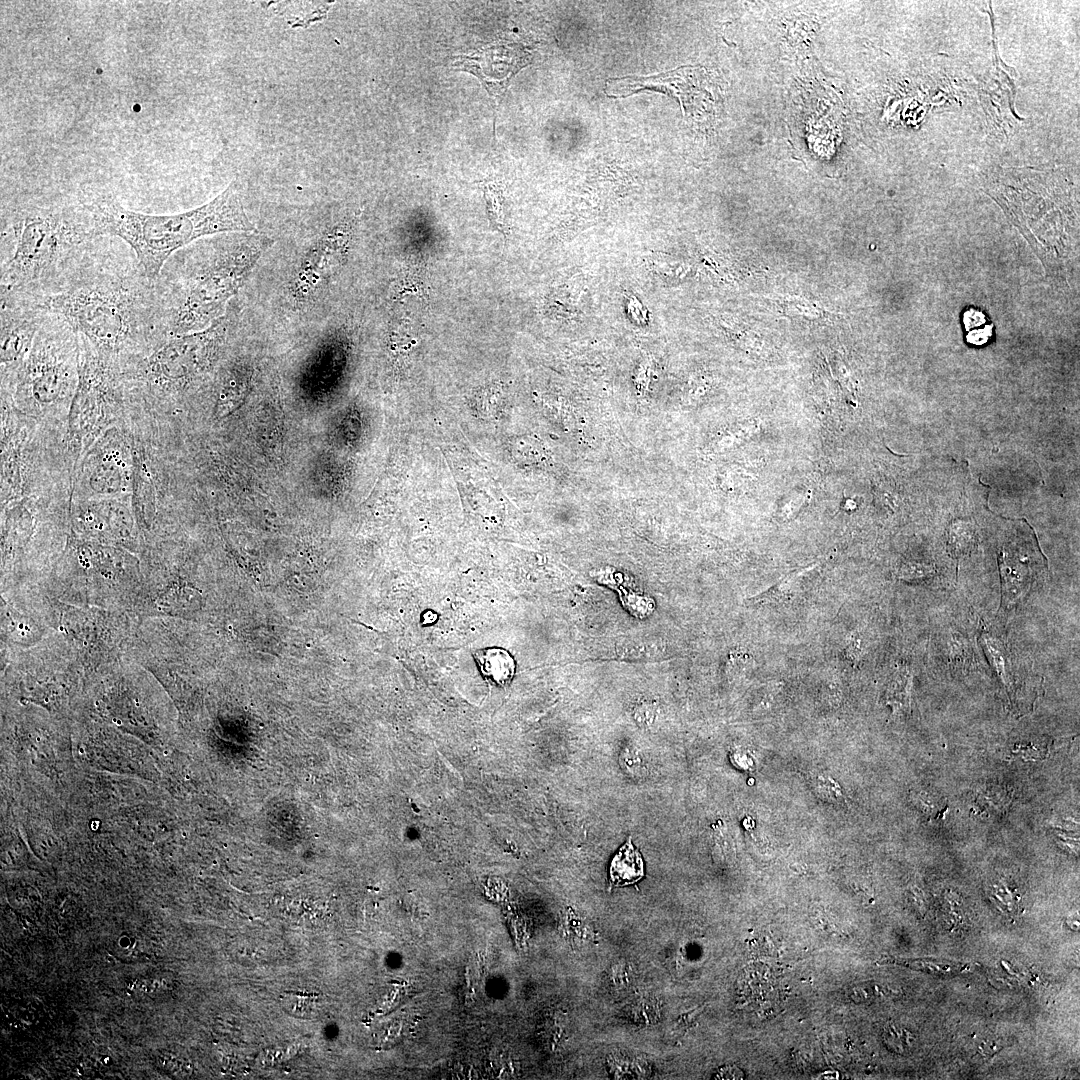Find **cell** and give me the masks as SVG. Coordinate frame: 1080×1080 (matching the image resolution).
<instances>
[{"label":"cell","instance_id":"6da1fadb","mask_svg":"<svg viewBox=\"0 0 1080 1080\" xmlns=\"http://www.w3.org/2000/svg\"><path fill=\"white\" fill-rule=\"evenodd\" d=\"M98 242L51 290L40 309L63 318L93 348L120 363L168 339L155 281L134 258Z\"/></svg>","mask_w":1080,"mask_h":1080},{"label":"cell","instance_id":"7a4b0ae2","mask_svg":"<svg viewBox=\"0 0 1080 1080\" xmlns=\"http://www.w3.org/2000/svg\"><path fill=\"white\" fill-rule=\"evenodd\" d=\"M2 212L0 300L33 302L102 238L80 199L23 200Z\"/></svg>","mask_w":1080,"mask_h":1080},{"label":"cell","instance_id":"3957f363","mask_svg":"<svg viewBox=\"0 0 1080 1080\" xmlns=\"http://www.w3.org/2000/svg\"><path fill=\"white\" fill-rule=\"evenodd\" d=\"M81 201L90 213L98 235L121 239L153 281L173 254L199 238L255 231L235 182L208 203L172 215L136 212L106 194L89 195Z\"/></svg>","mask_w":1080,"mask_h":1080},{"label":"cell","instance_id":"277c9868","mask_svg":"<svg viewBox=\"0 0 1080 1080\" xmlns=\"http://www.w3.org/2000/svg\"><path fill=\"white\" fill-rule=\"evenodd\" d=\"M229 320L221 316L200 331L172 336L144 356L121 364L129 414L147 416L202 382L223 353Z\"/></svg>","mask_w":1080,"mask_h":1080},{"label":"cell","instance_id":"5b68a950","mask_svg":"<svg viewBox=\"0 0 1080 1080\" xmlns=\"http://www.w3.org/2000/svg\"><path fill=\"white\" fill-rule=\"evenodd\" d=\"M79 379L78 338L60 316L47 312L9 392L17 411L65 435Z\"/></svg>","mask_w":1080,"mask_h":1080},{"label":"cell","instance_id":"8992f818","mask_svg":"<svg viewBox=\"0 0 1080 1080\" xmlns=\"http://www.w3.org/2000/svg\"><path fill=\"white\" fill-rule=\"evenodd\" d=\"M51 575L52 596L60 601L110 610H132L142 584L135 553L84 539L70 527Z\"/></svg>","mask_w":1080,"mask_h":1080},{"label":"cell","instance_id":"52a82bcc","mask_svg":"<svg viewBox=\"0 0 1080 1080\" xmlns=\"http://www.w3.org/2000/svg\"><path fill=\"white\" fill-rule=\"evenodd\" d=\"M77 338L79 379L64 437L66 462L72 476L91 445L106 430L123 426L129 413L120 361L99 352L84 338L78 335Z\"/></svg>","mask_w":1080,"mask_h":1080},{"label":"cell","instance_id":"ba28073f","mask_svg":"<svg viewBox=\"0 0 1080 1080\" xmlns=\"http://www.w3.org/2000/svg\"><path fill=\"white\" fill-rule=\"evenodd\" d=\"M38 611L46 624L52 622L60 631L85 669L113 666L131 636L132 624L125 610L79 606L53 598L47 604L40 603Z\"/></svg>","mask_w":1080,"mask_h":1080},{"label":"cell","instance_id":"9c48e42d","mask_svg":"<svg viewBox=\"0 0 1080 1080\" xmlns=\"http://www.w3.org/2000/svg\"><path fill=\"white\" fill-rule=\"evenodd\" d=\"M133 451L125 425L106 430L80 459L72 480L75 498L131 497Z\"/></svg>","mask_w":1080,"mask_h":1080},{"label":"cell","instance_id":"30bf717a","mask_svg":"<svg viewBox=\"0 0 1080 1080\" xmlns=\"http://www.w3.org/2000/svg\"><path fill=\"white\" fill-rule=\"evenodd\" d=\"M69 527L78 536L140 554L143 542L131 497L75 498L70 496Z\"/></svg>","mask_w":1080,"mask_h":1080},{"label":"cell","instance_id":"8fae6325","mask_svg":"<svg viewBox=\"0 0 1080 1080\" xmlns=\"http://www.w3.org/2000/svg\"><path fill=\"white\" fill-rule=\"evenodd\" d=\"M46 313L33 302L0 300L1 392L12 389Z\"/></svg>","mask_w":1080,"mask_h":1080},{"label":"cell","instance_id":"7c38bea8","mask_svg":"<svg viewBox=\"0 0 1080 1080\" xmlns=\"http://www.w3.org/2000/svg\"><path fill=\"white\" fill-rule=\"evenodd\" d=\"M705 70L696 67H683L668 73L651 77L611 78L606 81L605 91L609 97L621 98L642 90H656L668 93L679 99L683 112L694 115L705 108L711 101V94L705 90L707 82Z\"/></svg>","mask_w":1080,"mask_h":1080},{"label":"cell","instance_id":"4fadbf2b","mask_svg":"<svg viewBox=\"0 0 1080 1080\" xmlns=\"http://www.w3.org/2000/svg\"><path fill=\"white\" fill-rule=\"evenodd\" d=\"M454 66L476 75L487 91L496 96L508 85L520 67L517 50L510 43L493 42L469 55L455 58Z\"/></svg>","mask_w":1080,"mask_h":1080},{"label":"cell","instance_id":"5bb4252c","mask_svg":"<svg viewBox=\"0 0 1080 1080\" xmlns=\"http://www.w3.org/2000/svg\"><path fill=\"white\" fill-rule=\"evenodd\" d=\"M46 623L6 603L2 608V634L19 649L36 646L45 638Z\"/></svg>","mask_w":1080,"mask_h":1080},{"label":"cell","instance_id":"9a60e30c","mask_svg":"<svg viewBox=\"0 0 1080 1080\" xmlns=\"http://www.w3.org/2000/svg\"><path fill=\"white\" fill-rule=\"evenodd\" d=\"M821 564V561H816L805 567L791 571L775 585L749 599V603L752 604V606L767 605L783 603L793 599L802 591L810 576L820 568Z\"/></svg>","mask_w":1080,"mask_h":1080},{"label":"cell","instance_id":"2e32d148","mask_svg":"<svg viewBox=\"0 0 1080 1080\" xmlns=\"http://www.w3.org/2000/svg\"><path fill=\"white\" fill-rule=\"evenodd\" d=\"M609 875L611 884L617 887L636 883L644 876L643 859L631 839L613 857Z\"/></svg>","mask_w":1080,"mask_h":1080},{"label":"cell","instance_id":"e0dca14e","mask_svg":"<svg viewBox=\"0 0 1080 1080\" xmlns=\"http://www.w3.org/2000/svg\"><path fill=\"white\" fill-rule=\"evenodd\" d=\"M474 656L482 674L493 683L505 685L513 678L515 663L506 650L484 648L477 650Z\"/></svg>","mask_w":1080,"mask_h":1080},{"label":"cell","instance_id":"ac0fdd59","mask_svg":"<svg viewBox=\"0 0 1080 1080\" xmlns=\"http://www.w3.org/2000/svg\"><path fill=\"white\" fill-rule=\"evenodd\" d=\"M977 542L978 534L972 521L957 519L949 526L947 544L949 552L954 557L969 554L975 548Z\"/></svg>","mask_w":1080,"mask_h":1080},{"label":"cell","instance_id":"d6986e66","mask_svg":"<svg viewBox=\"0 0 1080 1080\" xmlns=\"http://www.w3.org/2000/svg\"><path fill=\"white\" fill-rule=\"evenodd\" d=\"M482 188L492 226L501 233H505L507 225L504 216V198L500 187L495 182L484 181Z\"/></svg>","mask_w":1080,"mask_h":1080},{"label":"cell","instance_id":"ffe728a7","mask_svg":"<svg viewBox=\"0 0 1080 1080\" xmlns=\"http://www.w3.org/2000/svg\"><path fill=\"white\" fill-rule=\"evenodd\" d=\"M986 316L979 310L969 308L963 314V323L967 332L966 339L973 345H983L989 341L992 336V324L981 326L987 323Z\"/></svg>","mask_w":1080,"mask_h":1080},{"label":"cell","instance_id":"44dd1931","mask_svg":"<svg viewBox=\"0 0 1080 1080\" xmlns=\"http://www.w3.org/2000/svg\"><path fill=\"white\" fill-rule=\"evenodd\" d=\"M982 641L992 666L995 668L1004 684L1008 686L1009 675L1007 671V658L1003 645L998 639L990 635H984Z\"/></svg>","mask_w":1080,"mask_h":1080},{"label":"cell","instance_id":"7402d4cb","mask_svg":"<svg viewBox=\"0 0 1080 1080\" xmlns=\"http://www.w3.org/2000/svg\"><path fill=\"white\" fill-rule=\"evenodd\" d=\"M932 574L933 567L931 565L908 562L899 568L897 576L904 581L919 582L930 577Z\"/></svg>","mask_w":1080,"mask_h":1080},{"label":"cell","instance_id":"603a6c76","mask_svg":"<svg viewBox=\"0 0 1080 1080\" xmlns=\"http://www.w3.org/2000/svg\"><path fill=\"white\" fill-rule=\"evenodd\" d=\"M808 498V494H799L785 499L778 509V519L781 521H788L795 518L803 505L807 502Z\"/></svg>","mask_w":1080,"mask_h":1080},{"label":"cell","instance_id":"cb8c5ba5","mask_svg":"<svg viewBox=\"0 0 1080 1080\" xmlns=\"http://www.w3.org/2000/svg\"><path fill=\"white\" fill-rule=\"evenodd\" d=\"M720 1079H742L743 1073L737 1067H724L718 1073Z\"/></svg>","mask_w":1080,"mask_h":1080},{"label":"cell","instance_id":"d4e9b609","mask_svg":"<svg viewBox=\"0 0 1080 1080\" xmlns=\"http://www.w3.org/2000/svg\"><path fill=\"white\" fill-rule=\"evenodd\" d=\"M920 801L922 803L923 811H926L927 813H930V814H933L934 811H939V807H938V803H937L938 801L933 800V798L931 799L930 797H928L927 795L924 794V795H922V798L920 799Z\"/></svg>","mask_w":1080,"mask_h":1080}]
</instances>
